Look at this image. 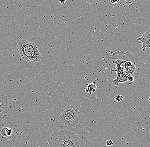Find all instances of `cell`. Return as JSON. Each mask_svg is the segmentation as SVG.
<instances>
[{"mask_svg":"<svg viewBox=\"0 0 150 147\" xmlns=\"http://www.w3.org/2000/svg\"><path fill=\"white\" fill-rule=\"evenodd\" d=\"M50 147H80L78 136L66 130H56L49 142Z\"/></svg>","mask_w":150,"mask_h":147,"instance_id":"obj_1","label":"cell"},{"mask_svg":"<svg viewBox=\"0 0 150 147\" xmlns=\"http://www.w3.org/2000/svg\"><path fill=\"white\" fill-rule=\"evenodd\" d=\"M16 45L22 59L28 62H39L42 59V55L33 42L19 39Z\"/></svg>","mask_w":150,"mask_h":147,"instance_id":"obj_2","label":"cell"},{"mask_svg":"<svg viewBox=\"0 0 150 147\" xmlns=\"http://www.w3.org/2000/svg\"><path fill=\"white\" fill-rule=\"evenodd\" d=\"M79 110L74 106H67L62 110L60 115V123L69 127L75 126L79 122Z\"/></svg>","mask_w":150,"mask_h":147,"instance_id":"obj_3","label":"cell"},{"mask_svg":"<svg viewBox=\"0 0 150 147\" xmlns=\"http://www.w3.org/2000/svg\"><path fill=\"white\" fill-rule=\"evenodd\" d=\"M10 110L8 97L0 92V122L7 116Z\"/></svg>","mask_w":150,"mask_h":147,"instance_id":"obj_4","label":"cell"},{"mask_svg":"<svg viewBox=\"0 0 150 147\" xmlns=\"http://www.w3.org/2000/svg\"><path fill=\"white\" fill-rule=\"evenodd\" d=\"M125 71L130 75L134 76L137 72L136 63L131 61H126L124 65Z\"/></svg>","mask_w":150,"mask_h":147,"instance_id":"obj_5","label":"cell"},{"mask_svg":"<svg viewBox=\"0 0 150 147\" xmlns=\"http://www.w3.org/2000/svg\"><path fill=\"white\" fill-rule=\"evenodd\" d=\"M137 40L140 41L142 44V49L146 48H150V29L147 30L145 33L143 34L142 36L138 38Z\"/></svg>","mask_w":150,"mask_h":147,"instance_id":"obj_6","label":"cell"},{"mask_svg":"<svg viewBox=\"0 0 150 147\" xmlns=\"http://www.w3.org/2000/svg\"><path fill=\"white\" fill-rule=\"evenodd\" d=\"M117 77L115 79L112 80V83L113 85L116 86H118L119 83H125L127 80V77L129 75L126 72L118 73Z\"/></svg>","mask_w":150,"mask_h":147,"instance_id":"obj_7","label":"cell"},{"mask_svg":"<svg viewBox=\"0 0 150 147\" xmlns=\"http://www.w3.org/2000/svg\"><path fill=\"white\" fill-rule=\"evenodd\" d=\"M1 134L4 137H10L13 135V131L9 127H4L1 129Z\"/></svg>","mask_w":150,"mask_h":147,"instance_id":"obj_8","label":"cell"},{"mask_svg":"<svg viewBox=\"0 0 150 147\" xmlns=\"http://www.w3.org/2000/svg\"><path fill=\"white\" fill-rule=\"evenodd\" d=\"M96 80H95L92 83H88L85 88V91L89 93L90 94L94 92L96 88Z\"/></svg>","mask_w":150,"mask_h":147,"instance_id":"obj_9","label":"cell"},{"mask_svg":"<svg viewBox=\"0 0 150 147\" xmlns=\"http://www.w3.org/2000/svg\"><path fill=\"white\" fill-rule=\"evenodd\" d=\"M142 50L145 58L147 60L149 63L150 64V48H146L143 49Z\"/></svg>","mask_w":150,"mask_h":147,"instance_id":"obj_10","label":"cell"},{"mask_svg":"<svg viewBox=\"0 0 150 147\" xmlns=\"http://www.w3.org/2000/svg\"><path fill=\"white\" fill-rule=\"evenodd\" d=\"M145 137L147 140L150 143V123L148 125L147 129H146V134H145Z\"/></svg>","mask_w":150,"mask_h":147,"instance_id":"obj_11","label":"cell"},{"mask_svg":"<svg viewBox=\"0 0 150 147\" xmlns=\"http://www.w3.org/2000/svg\"><path fill=\"white\" fill-rule=\"evenodd\" d=\"M114 98L115 101H117V102H120L123 99V97L122 96V95H118L114 97Z\"/></svg>","mask_w":150,"mask_h":147,"instance_id":"obj_12","label":"cell"},{"mask_svg":"<svg viewBox=\"0 0 150 147\" xmlns=\"http://www.w3.org/2000/svg\"><path fill=\"white\" fill-rule=\"evenodd\" d=\"M113 143L112 140H111V139L107 140L106 142V144L108 147L111 146Z\"/></svg>","mask_w":150,"mask_h":147,"instance_id":"obj_13","label":"cell"},{"mask_svg":"<svg viewBox=\"0 0 150 147\" xmlns=\"http://www.w3.org/2000/svg\"><path fill=\"white\" fill-rule=\"evenodd\" d=\"M127 80H128V81H130V82H133L134 81V78L133 76L129 75L127 77Z\"/></svg>","mask_w":150,"mask_h":147,"instance_id":"obj_14","label":"cell"},{"mask_svg":"<svg viewBox=\"0 0 150 147\" xmlns=\"http://www.w3.org/2000/svg\"><path fill=\"white\" fill-rule=\"evenodd\" d=\"M59 2L62 4H65L66 2V0H59Z\"/></svg>","mask_w":150,"mask_h":147,"instance_id":"obj_15","label":"cell"},{"mask_svg":"<svg viewBox=\"0 0 150 147\" xmlns=\"http://www.w3.org/2000/svg\"><path fill=\"white\" fill-rule=\"evenodd\" d=\"M118 1V0H110V2L112 4H114L117 3Z\"/></svg>","mask_w":150,"mask_h":147,"instance_id":"obj_16","label":"cell"}]
</instances>
